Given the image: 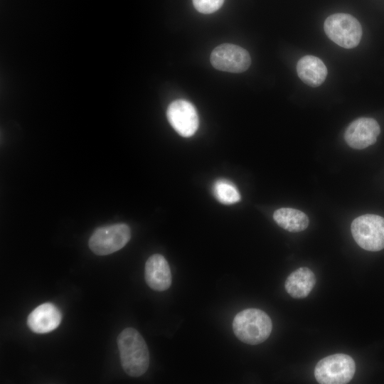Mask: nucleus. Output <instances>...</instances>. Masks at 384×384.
<instances>
[{"instance_id":"7ed1b4c3","label":"nucleus","mask_w":384,"mask_h":384,"mask_svg":"<svg viewBox=\"0 0 384 384\" xmlns=\"http://www.w3.org/2000/svg\"><path fill=\"white\" fill-rule=\"evenodd\" d=\"M326 36L336 44L344 48L356 47L362 37V27L359 21L348 14H334L324 21Z\"/></svg>"},{"instance_id":"4468645a","label":"nucleus","mask_w":384,"mask_h":384,"mask_svg":"<svg viewBox=\"0 0 384 384\" xmlns=\"http://www.w3.org/2000/svg\"><path fill=\"white\" fill-rule=\"evenodd\" d=\"M273 218L279 226L292 233L304 230L309 223L308 216L304 212L291 208L276 210Z\"/></svg>"},{"instance_id":"f257e3e1","label":"nucleus","mask_w":384,"mask_h":384,"mask_svg":"<svg viewBox=\"0 0 384 384\" xmlns=\"http://www.w3.org/2000/svg\"><path fill=\"white\" fill-rule=\"evenodd\" d=\"M120 361L124 372L132 377L145 373L149 365V353L142 335L134 328H126L117 337Z\"/></svg>"},{"instance_id":"ddd939ff","label":"nucleus","mask_w":384,"mask_h":384,"mask_svg":"<svg viewBox=\"0 0 384 384\" xmlns=\"http://www.w3.org/2000/svg\"><path fill=\"white\" fill-rule=\"evenodd\" d=\"M314 273L308 267H299L292 272L287 278L284 287L287 292L293 298L306 297L316 284Z\"/></svg>"},{"instance_id":"0eeeda50","label":"nucleus","mask_w":384,"mask_h":384,"mask_svg":"<svg viewBox=\"0 0 384 384\" xmlns=\"http://www.w3.org/2000/svg\"><path fill=\"white\" fill-rule=\"evenodd\" d=\"M217 70L239 73L248 69L251 63L249 53L237 45L223 43L215 48L210 57Z\"/></svg>"},{"instance_id":"2eb2a0df","label":"nucleus","mask_w":384,"mask_h":384,"mask_svg":"<svg viewBox=\"0 0 384 384\" xmlns=\"http://www.w3.org/2000/svg\"><path fill=\"white\" fill-rule=\"evenodd\" d=\"M215 198L223 204H233L240 200V194L236 186L227 179L217 180L213 186Z\"/></svg>"},{"instance_id":"9d476101","label":"nucleus","mask_w":384,"mask_h":384,"mask_svg":"<svg viewBox=\"0 0 384 384\" xmlns=\"http://www.w3.org/2000/svg\"><path fill=\"white\" fill-rule=\"evenodd\" d=\"M62 314L59 309L50 302L36 307L28 315L27 324L36 334H46L55 330L61 322Z\"/></svg>"},{"instance_id":"f03ea898","label":"nucleus","mask_w":384,"mask_h":384,"mask_svg":"<svg viewBox=\"0 0 384 384\" xmlns=\"http://www.w3.org/2000/svg\"><path fill=\"white\" fill-rule=\"evenodd\" d=\"M272 323L262 310L246 309L235 315L233 330L236 337L243 343L257 345L265 341L270 335Z\"/></svg>"},{"instance_id":"6e6552de","label":"nucleus","mask_w":384,"mask_h":384,"mask_svg":"<svg viewBox=\"0 0 384 384\" xmlns=\"http://www.w3.org/2000/svg\"><path fill=\"white\" fill-rule=\"evenodd\" d=\"M166 116L174 130L183 137L193 136L198 127V116L195 107L185 100H177L168 107Z\"/></svg>"},{"instance_id":"423d86ee","label":"nucleus","mask_w":384,"mask_h":384,"mask_svg":"<svg viewBox=\"0 0 384 384\" xmlns=\"http://www.w3.org/2000/svg\"><path fill=\"white\" fill-rule=\"evenodd\" d=\"M131 238V230L125 223H115L97 228L90 236L88 245L97 255H107L124 247Z\"/></svg>"},{"instance_id":"f8f14e48","label":"nucleus","mask_w":384,"mask_h":384,"mask_svg":"<svg viewBox=\"0 0 384 384\" xmlns=\"http://www.w3.org/2000/svg\"><path fill=\"white\" fill-rule=\"evenodd\" d=\"M297 72L301 80L313 87L321 85L327 75V68L319 58L308 55L299 60Z\"/></svg>"},{"instance_id":"dca6fc26","label":"nucleus","mask_w":384,"mask_h":384,"mask_svg":"<svg viewBox=\"0 0 384 384\" xmlns=\"http://www.w3.org/2000/svg\"><path fill=\"white\" fill-rule=\"evenodd\" d=\"M224 0H193L195 9L203 14H211L218 10Z\"/></svg>"},{"instance_id":"20e7f679","label":"nucleus","mask_w":384,"mask_h":384,"mask_svg":"<svg viewBox=\"0 0 384 384\" xmlns=\"http://www.w3.org/2000/svg\"><path fill=\"white\" fill-rule=\"evenodd\" d=\"M356 364L344 353H336L321 359L315 366L314 376L321 384H345L353 377Z\"/></svg>"},{"instance_id":"9b49d317","label":"nucleus","mask_w":384,"mask_h":384,"mask_svg":"<svg viewBox=\"0 0 384 384\" xmlns=\"http://www.w3.org/2000/svg\"><path fill=\"white\" fill-rule=\"evenodd\" d=\"M148 286L159 292L168 289L172 282L171 272L167 260L160 254H154L146 260L144 270Z\"/></svg>"},{"instance_id":"1a4fd4ad","label":"nucleus","mask_w":384,"mask_h":384,"mask_svg":"<svg viewBox=\"0 0 384 384\" xmlns=\"http://www.w3.org/2000/svg\"><path fill=\"white\" fill-rule=\"evenodd\" d=\"M380 128L377 121L370 117H360L346 128L344 139L355 149H363L375 143Z\"/></svg>"},{"instance_id":"39448f33","label":"nucleus","mask_w":384,"mask_h":384,"mask_svg":"<svg viewBox=\"0 0 384 384\" xmlns=\"http://www.w3.org/2000/svg\"><path fill=\"white\" fill-rule=\"evenodd\" d=\"M351 230L361 248L373 252L384 248V218L374 214L362 215L353 220Z\"/></svg>"}]
</instances>
